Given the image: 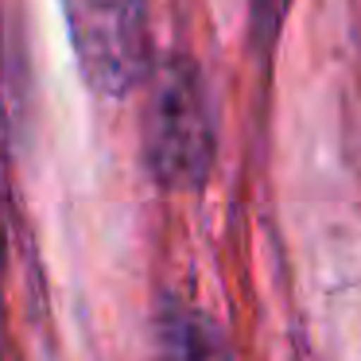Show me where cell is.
Wrapping results in <instances>:
<instances>
[{"label": "cell", "mask_w": 361, "mask_h": 361, "mask_svg": "<svg viewBox=\"0 0 361 361\" xmlns=\"http://www.w3.org/2000/svg\"><path fill=\"white\" fill-rule=\"evenodd\" d=\"M78 71L102 97H125L148 78V0H59Z\"/></svg>", "instance_id": "cell-2"}, {"label": "cell", "mask_w": 361, "mask_h": 361, "mask_svg": "<svg viewBox=\"0 0 361 361\" xmlns=\"http://www.w3.org/2000/svg\"><path fill=\"white\" fill-rule=\"evenodd\" d=\"M218 128L210 90L190 59L171 55L148 74L144 105V164L167 190H198L214 171Z\"/></svg>", "instance_id": "cell-1"}, {"label": "cell", "mask_w": 361, "mask_h": 361, "mask_svg": "<svg viewBox=\"0 0 361 361\" xmlns=\"http://www.w3.org/2000/svg\"><path fill=\"white\" fill-rule=\"evenodd\" d=\"M164 334H167L171 361H233L221 330L195 307L175 303L164 314Z\"/></svg>", "instance_id": "cell-3"}]
</instances>
